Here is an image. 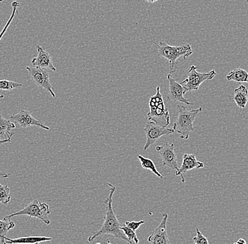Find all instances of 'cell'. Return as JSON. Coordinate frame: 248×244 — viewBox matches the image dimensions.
Returning a JSON list of instances; mask_svg holds the SVG:
<instances>
[{
  "mask_svg": "<svg viewBox=\"0 0 248 244\" xmlns=\"http://www.w3.org/2000/svg\"><path fill=\"white\" fill-rule=\"evenodd\" d=\"M246 1H248V0H246Z\"/></svg>",
  "mask_w": 248,
  "mask_h": 244,
  "instance_id": "cell-33",
  "label": "cell"
},
{
  "mask_svg": "<svg viewBox=\"0 0 248 244\" xmlns=\"http://www.w3.org/2000/svg\"><path fill=\"white\" fill-rule=\"evenodd\" d=\"M204 165L202 162L197 160L195 154H184L183 156L182 164L181 168L177 172H175L176 176H180L181 178V182H185V178L184 177V174L187 171L193 169H199V168H204Z\"/></svg>",
  "mask_w": 248,
  "mask_h": 244,
  "instance_id": "cell-13",
  "label": "cell"
},
{
  "mask_svg": "<svg viewBox=\"0 0 248 244\" xmlns=\"http://www.w3.org/2000/svg\"><path fill=\"white\" fill-rule=\"evenodd\" d=\"M52 237L46 236H26L18 239H9L6 237L4 244H38L41 242H49L52 240Z\"/></svg>",
  "mask_w": 248,
  "mask_h": 244,
  "instance_id": "cell-15",
  "label": "cell"
},
{
  "mask_svg": "<svg viewBox=\"0 0 248 244\" xmlns=\"http://www.w3.org/2000/svg\"><path fill=\"white\" fill-rule=\"evenodd\" d=\"M21 7V4H19L18 1H14L12 4V13L11 14L10 18L8 20L7 24L4 26V29H2L1 32H0V40H1L2 37L4 36V33L7 32L8 28L10 26L11 23L13 21L14 18H15V15L17 13V9H18V7Z\"/></svg>",
  "mask_w": 248,
  "mask_h": 244,
  "instance_id": "cell-21",
  "label": "cell"
},
{
  "mask_svg": "<svg viewBox=\"0 0 248 244\" xmlns=\"http://www.w3.org/2000/svg\"><path fill=\"white\" fill-rule=\"evenodd\" d=\"M12 142V138L4 139V140H0V145L4 144L5 143H9Z\"/></svg>",
  "mask_w": 248,
  "mask_h": 244,
  "instance_id": "cell-28",
  "label": "cell"
},
{
  "mask_svg": "<svg viewBox=\"0 0 248 244\" xmlns=\"http://www.w3.org/2000/svg\"><path fill=\"white\" fill-rule=\"evenodd\" d=\"M144 223H145V221L144 220H140L139 221V222H136V221H131V222H129V221H127V222H125L124 225L128 227V228L131 229L133 231H136V230H139L140 226Z\"/></svg>",
  "mask_w": 248,
  "mask_h": 244,
  "instance_id": "cell-26",
  "label": "cell"
},
{
  "mask_svg": "<svg viewBox=\"0 0 248 244\" xmlns=\"http://www.w3.org/2000/svg\"><path fill=\"white\" fill-rule=\"evenodd\" d=\"M144 132H145L147 138L146 143L144 146L145 151H146L152 145L154 144L155 142L157 141L162 136L174 133L173 128H167V127L159 126L153 120L147 121L145 128H144Z\"/></svg>",
  "mask_w": 248,
  "mask_h": 244,
  "instance_id": "cell-7",
  "label": "cell"
},
{
  "mask_svg": "<svg viewBox=\"0 0 248 244\" xmlns=\"http://www.w3.org/2000/svg\"><path fill=\"white\" fill-rule=\"evenodd\" d=\"M15 128H16L15 123L7 119L3 118L1 115H0V137H5L6 139L12 138L15 133L11 131Z\"/></svg>",
  "mask_w": 248,
  "mask_h": 244,
  "instance_id": "cell-18",
  "label": "cell"
},
{
  "mask_svg": "<svg viewBox=\"0 0 248 244\" xmlns=\"http://www.w3.org/2000/svg\"><path fill=\"white\" fill-rule=\"evenodd\" d=\"M108 185L110 187L109 195L104 201V203L106 205V213H105V220L102 227L97 232L94 233L93 235L88 237V242H92L94 239H97L98 236L102 235H111L114 236L116 239H122L125 241L127 243L131 244L129 239L124 234V231L121 230L120 222L118 220L117 217L112 208L113 195L116 191V187L108 182Z\"/></svg>",
  "mask_w": 248,
  "mask_h": 244,
  "instance_id": "cell-1",
  "label": "cell"
},
{
  "mask_svg": "<svg viewBox=\"0 0 248 244\" xmlns=\"http://www.w3.org/2000/svg\"><path fill=\"white\" fill-rule=\"evenodd\" d=\"M15 228V223L10 218H3L0 220V242L4 244L8 231Z\"/></svg>",
  "mask_w": 248,
  "mask_h": 244,
  "instance_id": "cell-19",
  "label": "cell"
},
{
  "mask_svg": "<svg viewBox=\"0 0 248 244\" xmlns=\"http://www.w3.org/2000/svg\"><path fill=\"white\" fill-rule=\"evenodd\" d=\"M156 151L162 157L163 166L168 167L177 172L179 167L174 144L167 142L164 144L158 145L156 147Z\"/></svg>",
  "mask_w": 248,
  "mask_h": 244,
  "instance_id": "cell-9",
  "label": "cell"
},
{
  "mask_svg": "<svg viewBox=\"0 0 248 244\" xmlns=\"http://www.w3.org/2000/svg\"><path fill=\"white\" fill-rule=\"evenodd\" d=\"M168 219L167 213L163 214L160 224L149 236L147 241L153 244H170V237L167 234V223Z\"/></svg>",
  "mask_w": 248,
  "mask_h": 244,
  "instance_id": "cell-12",
  "label": "cell"
},
{
  "mask_svg": "<svg viewBox=\"0 0 248 244\" xmlns=\"http://www.w3.org/2000/svg\"><path fill=\"white\" fill-rule=\"evenodd\" d=\"M26 69L29 72L32 82L36 86L47 91L53 98H55L56 95L52 89L50 80H49V71L46 69H43L41 68L36 67V66H34V67L27 66Z\"/></svg>",
  "mask_w": 248,
  "mask_h": 244,
  "instance_id": "cell-8",
  "label": "cell"
},
{
  "mask_svg": "<svg viewBox=\"0 0 248 244\" xmlns=\"http://www.w3.org/2000/svg\"><path fill=\"white\" fill-rule=\"evenodd\" d=\"M157 49L156 54L159 57H164L170 63V73H174L177 69V59L183 57L184 59L193 55V52L190 44L184 45L170 46L165 42H159L158 44L155 43Z\"/></svg>",
  "mask_w": 248,
  "mask_h": 244,
  "instance_id": "cell-2",
  "label": "cell"
},
{
  "mask_svg": "<svg viewBox=\"0 0 248 244\" xmlns=\"http://www.w3.org/2000/svg\"><path fill=\"white\" fill-rule=\"evenodd\" d=\"M147 2L150 3V4H152V3L156 2V1H159V0H145Z\"/></svg>",
  "mask_w": 248,
  "mask_h": 244,
  "instance_id": "cell-30",
  "label": "cell"
},
{
  "mask_svg": "<svg viewBox=\"0 0 248 244\" xmlns=\"http://www.w3.org/2000/svg\"><path fill=\"white\" fill-rule=\"evenodd\" d=\"M187 74V78L180 83L184 86L187 92H190L198 90L204 81L211 80L215 78L217 72L215 70H212L208 72H199L197 71L196 66L192 65Z\"/></svg>",
  "mask_w": 248,
  "mask_h": 244,
  "instance_id": "cell-6",
  "label": "cell"
},
{
  "mask_svg": "<svg viewBox=\"0 0 248 244\" xmlns=\"http://www.w3.org/2000/svg\"><path fill=\"white\" fill-rule=\"evenodd\" d=\"M11 174L9 173H5V172H1V171H0V180H1V179H5L8 178V177H10Z\"/></svg>",
  "mask_w": 248,
  "mask_h": 244,
  "instance_id": "cell-27",
  "label": "cell"
},
{
  "mask_svg": "<svg viewBox=\"0 0 248 244\" xmlns=\"http://www.w3.org/2000/svg\"><path fill=\"white\" fill-rule=\"evenodd\" d=\"M235 244H246V241L244 240L243 239H239L238 241H237L236 242H235L234 243Z\"/></svg>",
  "mask_w": 248,
  "mask_h": 244,
  "instance_id": "cell-29",
  "label": "cell"
},
{
  "mask_svg": "<svg viewBox=\"0 0 248 244\" xmlns=\"http://www.w3.org/2000/svg\"><path fill=\"white\" fill-rule=\"evenodd\" d=\"M36 47L38 56L35 58H32L31 63L34 66L41 68L43 69L52 71H57V69L54 67L52 57L46 51L44 50L40 45H37Z\"/></svg>",
  "mask_w": 248,
  "mask_h": 244,
  "instance_id": "cell-14",
  "label": "cell"
},
{
  "mask_svg": "<svg viewBox=\"0 0 248 244\" xmlns=\"http://www.w3.org/2000/svg\"><path fill=\"white\" fill-rule=\"evenodd\" d=\"M178 115L176 121L173 123V129L174 132L179 134L183 140H187L191 132L195 131L193 123L198 118V114L202 109L200 107L198 109L188 110L186 106L178 105Z\"/></svg>",
  "mask_w": 248,
  "mask_h": 244,
  "instance_id": "cell-3",
  "label": "cell"
},
{
  "mask_svg": "<svg viewBox=\"0 0 248 244\" xmlns=\"http://www.w3.org/2000/svg\"><path fill=\"white\" fill-rule=\"evenodd\" d=\"M23 85L21 83H16V82L10 81V80H0V90L11 91L22 87Z\"/></svg>",
  "mask_w": 248,
  "mask_h": 244,
  "instance_id": "cell-23",
  "label": "cell"
},
{
  "mask_svg": "<svg viewBox=\"0 0 248 244\" xmlns=\"http://www.w3.org/2000/svg\"><path fill=\"white\" fill-rule=\"evenodd\" d=\"M121 230L124 231V234L129 239L131 244H133V242H135L136 244L139 243V239H138L137 235H136V231H133L131 229L128 228V227L125 226V225L121 226Z\"/></svg>",
  "mask_w": 248,
  "mask_h": 244,
  "instance_id": "cell-24",
  "label": "cell"
},
{
  "mask_svg": "<svg viewBox=\"0 0 248 244\" xmlns=\"http://www.w3.org/2000/svg\"><path fill=\"white\" fill-rule=\"evenodd\" d=\"M233 100L240 109H245L248 102V90L244 86H240L234 90Z\"/></svg>",
  "mask_w": 248,
  "mask_h": 244,
  "instance_id": "cell-16",
  "label": "cell"
},
{
  "mask_svg": "<svg viewBox=\"0 0 248 244\" xmlns=\"http://www.w3.org/2000/svg\"><path fill=\"white\" fill-rule=\"evenodd\" d=\"M3 1H4V0H0V3L2 2Z\"/></svg>",
  "mask_w": 248,
  "mask_h": 244,
  "instance_id": "cell-32",
  "label": "cell"
},
{
  "mask_svg": "<svg viewBox=\"0 0 248 244\" xmlns=\"http://www.w3.org/2000/svg\"><path fill=\"white\" fill-rule=\"evenodd\" d=\"M51 213L49 206L46 203H41L38 199L31 201L27 205L25 206L21 211H18L5 216L4 218H11L15 216L26 215L30 217L38 219L44 222L46 225H49L51 221L49 220L48 215Z\"/></svg>",
  "mask_w": 248,
  "mask_h": 244,
  "instance_id": "cell-5",
  "label": "cell"
},
{
  "mask_svg": "<svg viewBox=\"0 0 248 244\" xmlns=\"http://www.w3.org/2000/svg\"><path fill=\"white\" fill-rule=\"evenodd\" d=\"M4 95H0V99L4 98Z\"/></svg>",
  "mask_w": 248,
  "mask_h": 244,
  "instance_id": "cell-31",
  "label": "cell"
},
{
  "mask_svg": "<svg viewBox=\"0 0 248 244\" xmlns=\"http://www.w3.org/2000/svg\"><path fill=\"white\" fill-rule=\"evenodd\" d=\"M10 120L18 123L22 128H26L30 126H36L43 128L46 130H49V127L46 126L40 120H37L31 115L29 111L21 110L16 114H12Z\"/></svg>",
  "mask_w": 248,
  "mask_h": 244,
  "instance_id": "cell-11",
  "label": "cell"
},
{
  "mask_svg": "<svg viewBox=\"0 0 248 244\" xmlns=\"http://www.w3.org/2000/svg\"><path fill=\"white\" fill-rule=\"evenodd\" d=\"M138 158L139 159L140 161L141 166L143 169L147 170V171H151L153 174H155L156 177H159V178L162 179L163 177L162 174L159 173V171L155 166L154 162L150 158H147L142 157V156H138Z\"/></svg>",
  "mask_w": 248,
  "mask_h": 244,
  "instance_id": "cell-20",
  "label": "cell"
},
{
  "mask_svg": "<svg viewBox=\"0 0 248 244\" xmlns=\"http://www.w3.org/2000/svg\"><path fill=\"white\" fill-rule=\"evenodd\" d=\"M167 80H168L169 84H170V91H169L167 99L170 101H175V102H181L186 103L187 105H192V103L184 97L186 90L184 86L181 83H178L176 80L173 78L172 74L169 73L167 75Z\"/></svg>",
  "mask_w": 248,
  "mask_h": 244,
  "instance_id": "cell-10",
  "label": "cell"
},
{
  "mask_svg": "<svg viewBox=\"0 0 248 244\" xmlns=\"http://www.w3.org/2000/svg\"><path fill=\"white\" fill-rule=\"evenodd\" d=\"M195 230H196L197 236L193 237V240L194 243L195 244H209V242L207 238L202 234L199 229L197 228L195 229Z\"/></svg>",
  "mask_w": 248,
  "mask_h": 244,
  "instance_id": "cell-25",
  "label": "cell"
},
{
  "mask_svg": "<svg viewBox=\"0 0 248 244\" xmlns=\"http://www.w3.org/2000/svg\"><path fill=\"white\" fill-rule=\"evenodd\" d=\"M149 108L150 112L147 114L148 120H153L163 127H167L170 125V112L168 109L164 106V100L160 92V87H156V95L150 97Z\"/></svg>",
  "mask_w": 248,
  "mask_h": 244,
  "instance_id": "cell-4",
  "label": "cell"
},
{
  "mask_svg": "<svg viewBox=\"0 0 248 244\" xmlns=\"http://www.w3.org/2000/svg\"><path fill=\"white\" fill-rule=\"evenodd\" d=\"M11 189L7 185L0 184V203L7 205L11 201Z\"/></svg>",
  "mask_w": 248,
  "mask_h": 244,
  "instance_id": "cell-22",
  "label": "cell"
},
{
  "mask_svg": "<svg viewBox=\"0 0 248 244\" xmlns=\"http://www.w3.org/2000/svg\"><path fill=\"white\" fill-rule=\"evenodd\" d=\"M228 81L248 83V72L244 69H235L226 75Z\"/></svg>",
  "mask_w": 248,
  "mask_h": 244,
  "instance_id": "cell-17",
  "label": "cell"
}]
</instances>
